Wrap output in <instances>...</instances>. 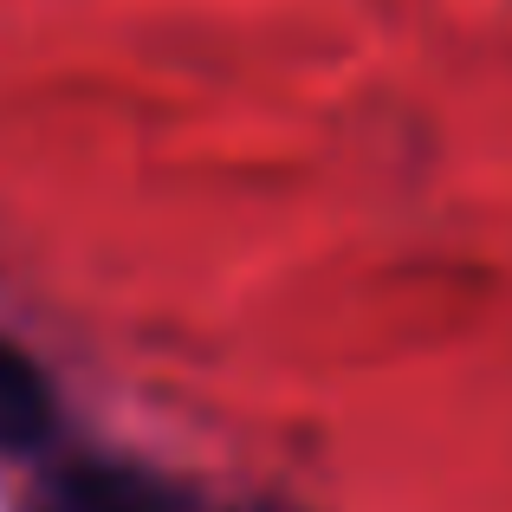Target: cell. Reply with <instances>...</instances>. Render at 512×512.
Here are the masks:
<instances>
[{
  "mask_svg": "<svg viewBox=\"0 0 512 512\" xmlns=\"http://www.w3.org/2000/svg\"><path fill=\"white\" fill-rule=\"evenodd\" d=\"M26 512H195L175 480L137 461H72L33 487Z\"/></svg>",
  "mask_w": 512,
  "mask_h": 512,
  "instance_id": "6da1fadb",
  "label": "cell"
},
{
  "mask_svg": "<svg viewBox=\"0 0 512 512\" xmlns=\"http://www.w3.org/2000/svg\"><path fill=\"white\" fill-rule=\"evenodd\" d=\"M52 435V383L20 344L0 338V448L20 454Z\"/></svg>",
  "mask_w": 512,
  "mask_h": 512,
  "instance_id": "7a4b0ae2",
  "label": "cell"
}]
</instances>
